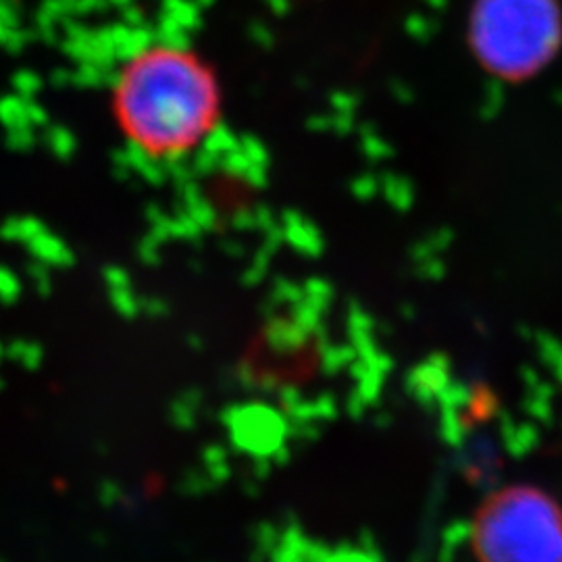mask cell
<instances>
[{
	"instance_id": "cell-1",
	"label": "cell",
	"mask_w": 562,
	"mask_h": 562,
	"mask_svg": "<svg viewBox=\"0 0 562 562\" xmlns=\"http://www.w3.org/2000/svg\"><path fill=\"white\" fill-rule=\"evenodd\" d=\"M111 113L121 136L144 157L181 161L217 132L222 81L194 46L150 42L121 63L111 86Z\"/></svg>"
},
{
	"instance_id": "cell-2",
	"label": "cell",
	"mask_w": 562,
	"mask_h": 562,
	"mask_svg": "<svg viewBox=\"0 0 562 562\" xmlns=\"http://www.w3.org/2000/svg\"><path fill=\"white\" fill-rule=\"evenodd\" d=\"M557 0H473L469 42L485 71L521 81L538 74L561 44Z\"/></svg>"
},
{
	"instance_id": "cell-3",
	"label": "cell",
	"mask_w": 562,
	"mask_h": 562,
	"mask_svg": "<svg viewBox=\"0 0 562 562\" xmlns=\"http://www.w3.org/2000/svg\"><path fill=\"white\" fill-rule=\"evenodd\" d=\"M477 562H562V506L533 485L492 492L471 525Z\"/></svg>"
}]
</instances>
